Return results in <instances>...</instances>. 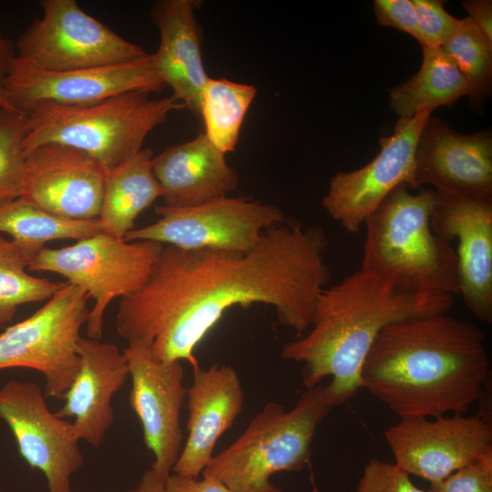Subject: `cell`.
<instances>
[{
    "instance_id": "6da1fadb",
    "label": "cell",
    "mask_w": 492,
    "mask_h": 492,
    "mask_svg": "<svg viewBox=\"0 0 492 492\" xmlns=\"http://www.w3.org/2000/svg\"><path fill=\"white\" fill-rule=\"evenodd\" d=\"M327 245L321 227L288 218L249 251L163 245L144 285L120 299L116 330L128 343L149 345L155 361H187L193 371L197 346L235 306H271L301 337L332 276Z\"/></svg>"
},
{
    "instance_id": "7a4b0ae2",
    "label": "cell",
    "mask_w": 492,
    "mask_h": 492,
    "mask_svg": "<svg viewBox=\"0 0 492 492\" xmlns=\"http://www.w3.org/2000/svg\"><path fill=\"white\" fill-rule=\"evenodd\" d=\"M490 378L486 335L447 313L384 327L361 370L365 388L400 419L464 414Z\"/></svg>"
},
{
    "instance_id": "3957f363",
    "label": "cell",
    "mask_w": 492,
    "mask_h": 492,
    "mask_svg": "<svg viewBox=\"0 0 492 492\" xmlns=\"http://www.w3.org/2000/svg\"><path fill=\"white\" fill-rule=\"evenodd\" d=\"M454 296L405 292L360 268L319 294L311 330L286 343L281 355L302 364L305 388L330 376L333 405L353 398L361 387V370L380 331L416 315L448 313Z\"/></svg>"
},
{
    "instance_id": "277c9868",
    "label": "cell",
    "mask_w": 492,
    "mask_h": 492,
    "mask_svg": "<svg viewBox=\"0 0 492 492\" xmlns=\"http://www.w3.org/2000/svg\"><path fill=\"white\" fill-rule=\"evenodd\" d=\"M408 190L396 187L366 218L361 269L405 292L459 294L452 242L430 225L438 194L433 189Z\"/></svg>"
},
{
    "instance_id": "5b68a950",
    "label": "cell",
    "mask_w": 492,
    "mask_h": 492,
    "mask_svg": "<svg viewBox=\"0 0 492 492\" xmlns=\"http://www.w3.org/2000/svg\"><path fill=\"white\" fill-rule=\"evenodd\" d=\"M149 95L128 92L78 106L39 104L26 114L25 151L62 144L87 153L108 171L140 151L147 136L184 108L172 96Z\"/></svg>"
},
{
    "instance_id": "8992f818",
    "label": "cell",
    "mask_w": 492,
    "mask_h": 492,
    "mask_svg": "<svg viewBox=\"0 0 492 492\" xmlns=\"http://www.w3.org/2000/svg\"><path fill=\"white\" fill-rule=\"evenodd\" d=\"M333 407L326 386L320 384L306 388L290 411L276 402L266 404L201 475L217 478L231 492H282L271 477L304 468L317 428Z\"/></svg>"
},
{
    "instance_id": "52a82bcc",
    "label": "cell",
    "mask_w": 492,
    "mask_h": 492,
    "mask_svg": "<svg viewBox=\"0 0 492 492\" xmlns=\"http://www.w3.org/2000/svg\"><path fill=\"white\" fill-rule=\"evenodd\" d=\"M162 248L158 242L127 241L100 231L67 247H45L27 270L59 274L85 291L94 300L86 323L87 336L100 339L110 302L144 285Z\"/></svg>"
},
{
    "instance_id": "ba28073f",
    "label": "cell",
    "mask_w": 492,
    "mask_h": 492,
    "mask_svg": "<svg viewBox=\"0 0 492 492\" xmlns=\"http://www.w3.org/2000/svg\"><path fill=\"white\" fill-rule=\"evenodd\" d=\"M87 293L65 282L29 317L0 334V370L29 368L43 374L46 397L63 399L80 366V331L89 310Z\"/></svg>"
},
{
    "instance_id": "9c48e42d",
    "label": "cell",
    "mask_w": 492,
    "mask_h": 492,
    "mask_svg": "<svg viewBox=\"0 0 492 492\" xmlns=\"http://www.w3.org/2000/svg\"><path fill=\"white\" fill-rule=\"evenodd\" d=\"M41 17L18 36L15 56L49 71L110 66L140 58L144 48L86 13L75 0H43Z\"/></svg>"
},
{
    "instance_id": "30bf717a",
    "label": "cell",
    "mask_w": 492,
    "mask_h": 492,
    "mask_svg": "<svg viewBox=\"0 0 492 492\" xmlns=\"http://www.w3.org/2000/svg\"><path fill=\"white\" fill-rule=\"evenodd\" d=\"M159 219L133 229L127 241H150L183 250L249 251L264 231L287 218L276 205L222 197L190 208L156 207Z\"/></svg>"
},
{
    "instance_id": "8fae6325",
    "label": "cell",
    "mask_w": 492,
    "mask_h": 492,
    "mask_svg": "<svg viewBox=\"0 0 492 492\" xmlns=\"http://www.w3.org/2000/svg\"><path fill=\"white\" fill-rule=\"evenodd\" d=\"M153 54L125 63L64 71L33 67L16 56L5 79L9 106L25 115L36 106L87 105L128 93H159L165 87Z\"/></svg>"
},
{
    "instance_id": "7c38bea8",
    "label": "cell",
    "mask_w": 492,
    "mask_h": 492,
    "mask_svg": "<svg viewBox=\"0 0 492 492\" xmlns=\"http://www.w3.org/2000/svg\"><path fill=\"white\" fill-rule=\"evenodd\" d=\"M35 382L9 380L0 387V418L19 454L43 473L47 492H72L71 479L85 461L73 423L52 412Z\"/></svg>"
},
{
    "instance_id": "4fadbf2b",
    "label": "cell",
    "mask_w": 492,
    "mask_h": 492,
    "mask_svg": "<svg viewBox=\"0 0 492 492\" xmlns=\"http://www.w3.org/2000/svg\"><path fill=\"white\" fill-rule=\"evenodd\" d=\"M431 113L424 109L412 118H400L393 134L380 138L381 149L371 162L331 178L321 205L348 233L359 232L366 218L396 187L416 190L415 151Z\"/></svg>"
},
{
    "instance_id": "5bb4252c",
    "label": "cell",
    "mask_w": 492,
    "mask_h": 492,
    "mask_svg": "<svg viewBox=\"0 0 492 492\" xmlns=\"http://www.w3.org/2000/svg\"><path fill=\"white\" fill-rule=\"evenodd\" d=\"M395 464L430 482L492 454V426L481 415L402 418L384 431Z\"/></svg>"
},
{
    "instance_id": "9a60e30c",
    "label": "cell",
    "mask_w": 492,
    "mask_h": 492,
    "mask_svg": "<svg viewBox=\"0 0 492 492\" xmlns=\"http://www.w3.org/2000/svg\"><path fill=\"white\" fill-rule=\"evenodd\" d=\"M123 353L131 379L128 402L154 456L150 469L165 481L181 451L180 411L187 393L184 369L181 361H155L145 343H128Z\"/></svg>"
},
{
    "instance_id": "2e32d148",
    "label": "cell",
    "mask_w": 492,
    "mask_h": 492,
    "mask_svg": "<svg viewBox=\"0 0 492 492\" xmlns=\"http://www.w3.org/2000/svg\"><path fill=\"white\" fill-rule=\"evenodd\" d=\"M106 169L87 153L46 143L26 151L20 198L60 217L97 219Z\"/></svg>"
},
{
    "instance_id": "e0dca14e",
    "label": "cell",
    "mask_w": 492,
    "mask_h": 492,
    "mask_svg": "<svg viewBox=\"0 0 492 492\" xmlns=\"http://www.w3.org/2000/svg\"><path fill=\"white\" fill-rule=\"evenodd\" d=\"M437 192V191H436ZM430 217L433 231L457 240L459 295L478 320L492 322V197L440 191Z\"/></svg>"
},
{
    "instance_id": "ac0fdd59",
    "label": "cell",
    "mask_w": 492,
    "mask_h": 492,
    "mask_svg": "<svg viewBox=\"0 0 492 492\" xmlns=\"http://www.w3.org/2000/svg\"><path fill=\"white\" fill-rule=\"evenodd\" d=\"M415 189L492 197V136L488 129L461 134L429 118L415 151Z\"/></svg>"
},
{
    "instance_id": "d6986e66",
    "label": "cell",
    "mask_w": 492,
    "mask_h": 492,
    "mask_svg": "<svg viewBox=\"0 0 492 492\" xmlns=\"http://www.w3.org/2000/svg\"><path fill=\"white\" fill-rule=\"evenodd\" d=\"M186 397L188 436L172 473L198 478L212 459L217 441L241 413L244 391L231 365L214 364L193 371Z\"/></svg>"
},
{
    "instance_id": "ffe728a7",
    "label": "cell",
    "mask_w": 492,
    "mask_h": 492,
    "mask_svg": "<svg viewBox=\"0 0 492 492\" xmlns=\"http://www.w3.org/2000/svg\"><path fill=\"white\" fill-rule=\"evenodd\" d=\"M77 352L78 372L56 414L73 418L78 438L98 447L114 423L111 400L129 377L128 365L123 350L99 339L81 336Z\"/></svg>"
},
{
    "instance_id": "44dd1931",
    "label": "cell",
    "mask_w": 492,
    "mask_h": 492,
    "mask_svg": "<svg viewBox=\"0 0 492 492\" xmlns=\"http://www.w3.org/2000/svg\"><path fill=\"white\" fill-rule=\"evenodd\" d=\"M201 2L160 0L151 8L159 34L153 53L158 70L172 97L199 117L202 90L210 78L201 54L202 34L196 18Z\"/></svg>"
},
{
    "instance_id": "7402d4cb",
    "label": "cell",
    "mask_w": 492,
    "mask_h": 492,
    "mask_svg": "<svg viewBox=\"0 0 492 492\" xmlns=\"http://www.w3.org/2000/svg\"><path fill=\"white\" fill-rule=\"evenodd\" d=\"M164 206L190 208L226 197L238 189V172L203 132L167 148L152 159Z\"/></svg>"
},
{
    "instance_id": "603a6c76",
    "label": "cell",
    "mask_w": 492,
    "mask_h": 492,
    "mask_svg": "<svg viewBox=\"0 0 492 492\" xmlns=\"http://www.w3.org/2000/svg\"><path fill=\"white\" fill-rule=\"evenodd\" d=\"M153 151H140L107 171L98 215L102 231L124 239L135 221L157 199L161 189L152 169Z\"/></svg>"
},
{
    "instance_id": "cb8c5ba5",
    "label": "cell",
    "mask_w": 492,
    "mask_h": 492,
    "mask_svg": "<svg viewBox=\"0 0 492 492\" xmlns=\"http://www.w3.org/2000/svg\"><path fill=\"white\" fill-rule=\"evenodd\" d=\"M423 59L416 74L393 87L390 106L400 118H412L418 111L452 107L469 95L467 81L441 47H422Z\"/></svg>"
},
{
    "instance_id": "d4e9b609",
    "label": "cell",
    "mask_w": 492,
    "mask_h": 492,
    "mask_svg": "<svg viewBox=\"0 0 492 492\" xmlns=\"http://www.w3.org/2000/svg\"><path fill=\"white\" fill-rule=\"evenodd\" d=\"M100 231L98 219H67L20 197L0 202V232L9 234L12 241L34 258L48 241H79Z\"/></svg>"
},
{
    "instance_id": "484cf974",
    "label": "cell",
    "mask_w": 492,
    "mask_h": 492,
    "mask_svg": "<svg viewBox=\"0 0 492 492\" xmlns=\"http://www.w3.org/2000/svg\"><path fill=\"white\" fill-rule=\"evenodd\" d=\"M257 89L249 84L210 77L202 90L199 117L209 140L225 155L235 150Z\"/></svg>"
},
{
    "instance_id": "4316f807",
    "label": "cell",
    "mask_w": 492,
    "mask_h": 492,
    "mask_svg": "<svg viewBox=\"0 0 492 492\" xmlns=\"http://www.w3.org/2000/svg\"><path fill=\"white\" fill-rule=\"evenodd\" d=\"M34 257L0 234V327L10 323L18 307L50 299L65 282L29 274Z\"/></svg>"
},
{
    "instance_id": "83f0119b",
    "label": "cell",
    "mask_w": 492,
    "mask_h": 492,
    "mask_svg": "<svg viewBox=\"0 0 492 492\" xmlns=\"http://www.w3.org/2000/svg\"><path fill=\"white\" fill-rule=\"evenodd\" d=\"M467 81L468 97L479 106L490 93L492 79V42L469 17L459 19L452 36L441 46Z\"/></svg>"
},
{
    "instance_id": "f1b7e54d",
    "label": "cell",
    "mask_w": 492,
    "mask_h": 492,
    "mask_svg": "<svg viewBox=\"0 0 492 492\" xmlns=\"http://www.w3.org/2000/svg\"><path fill=\"white\" fill-rule=\"evenodd\" d=\"M26 116L0 108V202L21 196L26 151Z\"/></svg>"
},
{
    "instance_id": "f546056e",
    "label": "cell",
    "mask_w": 492,
    "mask_h": 492,
    "mask_svg": "<svg viewBox=\"0 0 492 492\" xmlns=\"http://www.w3.org/2000/svg\"><path fill=\"white\" fill-rule=\"evenodd\" d=\"M417 15L422 47H441L456 31L459 19L444 8V1L412 0Z\"/></svg>"
},
{
    "instance_id": "4dcf8cb0",
    "label": "cell",
    "mask_w": 492,
    "mask_h": 492,
    "mask_svg": "<svg viewBox=\"0 0 492 492\" xmlns=\"http://www.w3.org/2000/svg\"><path fill=\"white\" fill-rule=\"evenodd\" d=\"M409 476L396 464L374 457L364 466L354 492H433L416 487Z\"/></svg>"
},
{
    "instance_id": "1f68e13d",
    "label": "cell",
    "mask_w": 492,
    "mask_h": 492,
    "mask_svg": "<svg viewBox=\"0 0 492 492\" xmlns=\"http://www.w3.org/2000/svg\"><path fill=\"white\" fill-rule=\"evenodd\" d=\"M430 489L433 492H492V454L430 485Z\"/></svg>"
},
{
    "instance_id": "d6a6232c",
    "label": "cell",
    "mask_w": 492,
    "mask_h": 492,
    "mask_svg": "<svg viewBox=\"0 0 492 492\" xmlns=\"http://www.w3.org/2000/svg\"><path fill=\"white\" fill-rule=\"evenodd\" d=\"M373 8L379 25L403 31L420 42L417 15L412 0H375Z\"/></svg>"
},
{
    "instance_id": "836d02e7",
    "label": "cell",
    "mask_w": 492,
    "mask_h": 492,
    "mask_svg": "<svg viewBox=\"0 0 492 492\" xmlns=\"http://www.w3.org/2000/svg\"><path fill=\"white\" fill-rule=\"evenodd\" d=\"M164 492H231L217 478L202 475L201 479L174 473L164 482Z\"/></svg>"
},
{
    "instance_id": "e575fe53",
    "label": "cell",
    "mask_w": 492,
    "mask_h": 492,
    "mask_svg": "<svg viewBox=\"0 0 492 492\" xmlns=\"http://www.w3.org/2000/svg\"><path fill=\"white\" fill-rule=\"evenodd\" d=\"M468 16L481 33L492 42V1L467 0L462 3Z\"/></svg>"
},
{
    "instance_id": "d590c367",
    "label": "cell",
    "mask_w": 492,
    "mask_h": 492,
    "mask_svg": "<svg viewBox=\"0 0 492 492\" xmlns=\"http://www.w3.org/2000/svg\"><path fill=\"white\" fill-rule=\"evenodd\" d=\"M14 43L6 38L0 30V108H12L5 95V79L10 64L15 56Z\"/></svg>"
},
{
    "instance_id": "8d00e7d4",
    "label": "cell",
    "mask_w": 492,
    "mask_h": 492,
    "mask_svg": "<svg viewBox=\"0 0 492 492\" xmlns=\"http://www.w3.org/2000/svg\"><path fill=\"white\" fill-rule=\"evenodd\" d=\"M164 480L159 478L151 469L143 473L136 492H164Z\"/></svg>"
},
{
    "instance_id": "74e56055",
    "label": "cell",
    "mask_w": 492,
    "mask_h": 492,
    "mask_svg": "<svg viewBox=\"0 0 492 492\" xmlns=\"http://www.w3.org/2000/svg\"><path fill=\"white\" fill-rule=\"evenodd\" d=\"M126 492H136L135 489L133 490H128V491H126Z\"/></svg>"
}]
</instances>
